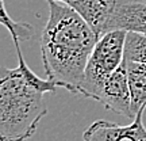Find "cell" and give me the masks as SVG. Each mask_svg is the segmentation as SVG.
<instances>
[{"instance_id": "obj_1", "label": "cell", "mask_w": 146, "mask_h": 141, "mask_svg": "<svg viewBox=\"0 0 146 141\" xmlns=\"http://www.w3.org/2000/svg\"><path fill=\"white\" fill-rule=\"evenodd\" d=\"M49 18L41 35V56L49 80L80 94L84 72L99 37L70 5L47 1Z\"/></svg>"}, {"instance_id": "obj_2", "label": "cell", "mask_w": 146, "mask_h": 141, "mask_svg": "<svg viewBox=\"0 0 146 141\" xmlns=\"http://www.w3.org/2000/svg\"><path fill=\"white\" fill-rule=\"evenodd\" d=\"M18 53V67H3L0 73V141H26L35 134L47 114L45 94L58 86L33 72L25 61L21 41L12 39Z\"/></svg>"}, {"instance_id": "obj_3", "label": "cell", "mask_w": 146, "mask_h": 141, "mask_svg": "<svg viewBox=\"0 0 146 141\" xmlns=\"http://www.w3.org/2000/svg\"><path fill=\"white\" fill-rule=\"evenodd\" d=\"M127 34L129 31L125 30H112L98 39L87 64L78 95L95 99L103 83L123 63Z\"/></svg>"}, {"instance_id": "obj_4", "label": "cell", "mask_w": 146, "mask_h": 141, "mask_svg": "<svg viewBox=\"0 0 146 141\" xmlns=\"http://www.w3.org/2000/svg\"><path fill=\"white\" fill-rule=\"evenodd\" d=\"M95 100H98L107 110L115 114L123 115L131 121L135 118L125 60L119 68L103 83L95 96Z\"/></svg>"}, {"instance_id": "obj_5", "label": "cell", "mask_w": 146, "mask_h": 141, "mask_svg": "<svg viewBox=\"0 0 146 141\" xmlns=\"http://www.w3.org/2000/svg\"><path fill=\"white\" fill-rule=\"evenodd\" d=\"M143 113H138L130 125H119L106 120H98L84 130L83 141H146Z\"/></svg>"}, {"instance_id": "obj_6", "label": "cell", "mask_w": 146, "mask_h": 141, "mask_svg": "<svg viewBox=\"0 0 146 141\" xmlns=\"http://www.w3.org/2000/svg\"><path fill=\"white\" fill-rule=\"evenodd\" d=\"M112 30L146 34V3L138 0H116L107 23V33Z\"/></svg>"}, {"instance_id": "obj_7", "label": "cell", "mask_w": 146, "mask_h": 141, "mask_svg": "<svg viewBox=\"0 0 146 141\" xmlns=\"http://www.w3.org/2000/svg\"><path fill=\"white\" fill-rule=\"evenodd\" d=\"M115 3L116 0H70L68 5L88 23L100 38L107 31V23L114 11Z\"/></svg>"}, {"instance_id": "obj_8", "label": "cell", "mask_w": 146, "mask_h": 141, "mask_svg": "<svg viewBox=\"0 0 146 141\" xmlns=\"http://www.w3.org/2000/svg\"><path fill=\"white\" fill-rule=\"evenodd\" d=\"M126 68L133 100V111L135 117L146 109V63L126 60Z\"/></svg>"}, {"instance_id": "obj_9", "label": "cell", "mask_w": 146, "mask_h": 141, "mask_svg": "<svg viewBox=\"0 0 146 141\" xmlns=\"http://www.w3.org/2000/svg\"><path fill=\"white\" fill-rule=\"evenodd\" d=\"M125 58L129 61L146 63V34H138V33L127 34Z\"/></svg>"}, {"instance_id": "obj_10", "label": "cell", "mask_w": 146, "mask_h": 141, "mask_svg": "<svg viewBox=\"0 0 146 141\" xmlns=\"http://www.w3.org/2000/svg\"><path fill=\"white\" fill-rule=\"evenodd\" d=\"M0 5H1V23L7 27V30L10 31L12 39H18V41H27L30 39L33 35V27L27 23L23 22H15L11 19V16L7 12L4 0H0Z\"/></svg>"}, {"instance_id": "obj_11", "label": "cell", "mask_w": 146, "mask_h": 141, "mask_svg": "<svg viewBox=\"0 0 146 141\" xmlns=\"http://www.w3.org/2000/svg\"><path fill=\"white\" fill-rule=\"evenodd\" d=\"M47 1H50V0H47ZM53 1H60V3H65V4H68L70 0H53Z\"/></svg>"}]
</instances>
